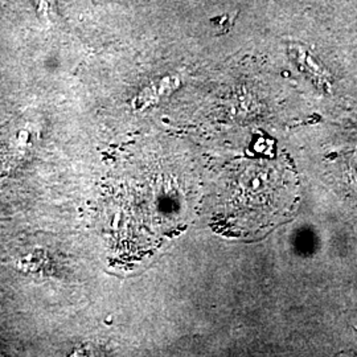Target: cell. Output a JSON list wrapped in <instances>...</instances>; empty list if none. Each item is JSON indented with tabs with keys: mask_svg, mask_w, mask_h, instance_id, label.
Masks as SVG:
<instances>
[{
	"mask_svg": "<svg viewBox=\"0 0 357 357\" xmlns=\"http://www.w3.org/2000/svg\"><path fill=\"white\" fill-rule=\"evenodd\" d=\"M284 171L275 166L245 168L230 192L227 213L245 233L278 222L290 211L291 187Z\"/></svg>",
	"mask_w": 357,
	"mask_h": 357,
	"instance_id": "6da1fadb",
	"label": "cell"
},
{
	"mask_svg": "<svg viewBox=\"0 0 357 357\" xmlns=\"http://www.w3.org/2000/svg\"><path fill=\"white\" fill-rule=\"evenodd\" d=\"M289 52L291 54L295 63L301 66L303 72H306L308 76L315 79L321 88H330L331 81L328 73L324 70V68L314 59V56L307 51L305 47L299 44H291L289 47Z\"/></svg>",
	"mask_w": 357,
	"mask_h": 357,
	"instance_id": "7a4b0ae2",
	"label": "cell"
}]
</instances>
